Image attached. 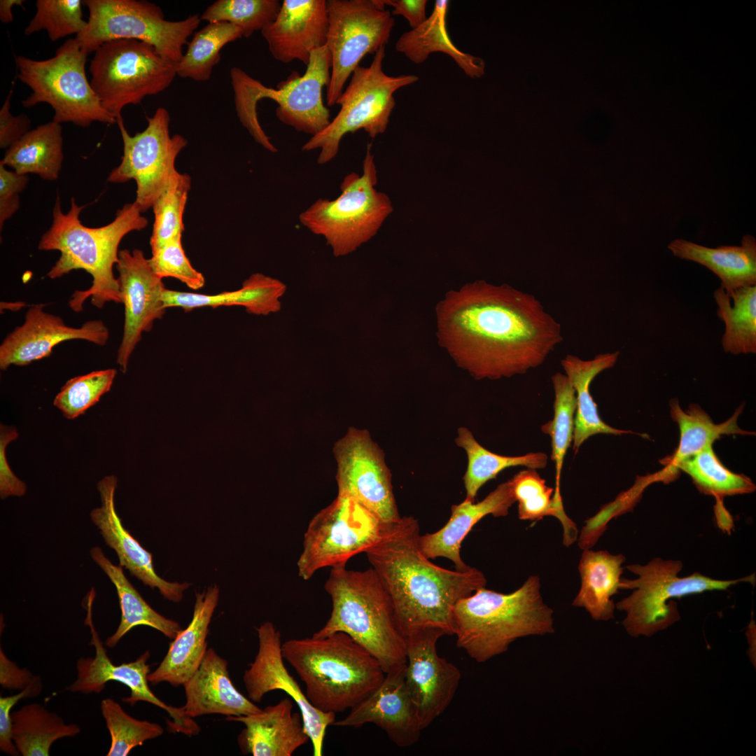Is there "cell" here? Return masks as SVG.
<instances>
[{"label": "cell", "mask_w": 756, "mask_h": 756, "mask_svg": "<svg viewBox=\"0 0 756 756\" xmlns=\"http://www.w3.org/2000/svg\"><path fill=\"white\" fill-rule=\"evenodd\" d=\"M439 343L477 379L523 374L563 341L561 324L533 295L484 281L451 290L436 307Z\"/></svg>", "instance_id": "1"}, {"label": "cell", "mask_w": 756, "mask_h": 756, "mask_svg": "<svg viewBox=\"0 0 756 756\" xmlns=\"http://www.w3.org/2000/svg\"><path fill=\"white\" fill-rule=\"evenodd\" d=\"M420 536L413 517L384 522L365 553L391 600L404 638L426 628L452 636L455 605L485 587L486 580L474 567L461 571L433 564L420 549Z\"/></svg>", "instance_id": "2"}, {"label": "cell", "mask_w": 756, "mask_h": 756, "mask_svg": "<svg viewBox=\"0 0 756 756\" xmlns=\"http://www.w3.org/2000/svg\"><path fill=\"white\" fill-rule=\"evenodd\" d=\"M85 206L78 205L72 197L70 209L64 214L58 195L52 225L38 246L40 250L60 252V257L47 273L50 279L59 278L74 270H83L92 276L90 288L75 290L71 295L69 305L75 312H81L89 298L92 304L99 309L107 302L122 303L118 281L113 271L118 260V246L126 234L148 225L147 218L132 202L119 209L108 225L86 227L79 218Z\"/></svg>", "instance_id": "3"}, {"label": "cell", "mask_w": 756, "mask_h": 756, "mask_svg": "<svg viewBox=\"0 0 756 756\" xmlns=\"http://www.w3.org/2000/svg\"><path fill=\"white\" fill-rule=\"evenodd\" d=\"M281 649L284 660L304 683L307 700L322 712L351 709L385 676L378 660L344 632L288 640Z\"/></svg>", "instance_id": "4"}, {"label": "cell", "mask_w": 756, "mask_h": 756, "mask_svg": "<svg viewBox=\"0 0 756 756\" xmlns=\"http://www.w3.org/2000/svg\"><path fill=\"white\" fill-rule=\"evenodd\" d=\"M537 575L513 592L485 587L460 599L453 611L456 645L478 663L505 652L519 638L554 632L553 610L546 605Z\"/></svg>", "instance_id": "5"}, {"label": "cell", "mask_w": 756, "mask_h": 756, "mask_svg": "<svg viewBox=\"0 0 756 756\" xmlns=\"http://www.w3.org/2000/svg\"><path fill=\"white\" fill-rule=\"evenodd\" d=\"M324 588L332 601L325 625L312 636L344 632L365 648L390 672L407 663L405 638L391 600L374 570L331 568Z\"/></svg>", "instance_id": "6"}, {"label": "cell", "mask_w": 756, "mask_h": 756, "mask_svg": "<svg viewBox=\"0 0 756 756\" xmlns=\"http://www.w3.org/2000/svg\"><path fill=\"white\" fill-rule=\"evenodd\" d=\"M331 66L326 45L312 52L302 76L296 73L276 88L265 86L240 68L231 69L237 117L257 144L271 153L278 151L258 121L257 104L263 99L274 101L278 104L277 118L298 132L313 136L329 125L330 111L323 104L322 89L329 85Z\"/></svg>", "instance_id": "7"}, {"label": "cell", "mask_w": 756, "mask_h": 756, "mask_svg": "<svg viewBox=\"0 0 756 756\" xmlns=\"http://www.w3.org/2000/svg\"><path fill=\"white\" fill-rule=\"evenodd\" d=\"M371 147L368 144L363 174L345 176L337 198H319L299 215L300 224L323 237L335 257L355 251L372 238L393 210L389 197L375 188L377 172Z\"/></svg>", "instance_id": "8"}, {"label": "cell", "mask_w": 756, "mask_h": 756, "mask_svg": "<svg viewBox=\"0 0 756 756\" xmlns=\"http://www.w3.org/2000/svg\"><path fill=\"white\" fill-rule=\"evenodd\" d=\"M88 54L75 38L67 39L53 57L36 60L15 57L18 78L32 93L22 100L24 107L46 103L54 110L52 120L72 122L83 127L94 122L117 123V119L102 106L85 73Z\"/></svg>", "instance_id": "9"}, {"label": "cell", "mask_w": 756, "mask_h": 756, "mask_svg": "<svg viewBox=\"0 0 756 756\" xmlns=\"http://www.w3.org/2000/svg\"><path fill=\"white\" fill-rule=\"evenodd\" d=\"M683 567L679 560L654 558L647 564H631L626 568L638 577L621 578L620 589L631 594L620 601L615 608L626 612L623 626L634 637L651 636L680 620L677 604L671 600L706 591L726 590L740 582L755 583V573L745 578L723 580L696 572L678 577Z\"/></svg>", "instance_id": "10"}, {"label": "cell", "mask_w": 756, "mask_h": 756, "mask_svg": "<svg viewBox=\"0 0 756 756\" xmlns=\"http://www.w3.org/2000/svg\"><path fill=\"white\" fill-rule=\"evenodd\" d=\"M384 57L385 46L374 54L369 66L355 69L349 85L336 102L335 104L340 106L337 115L302 146L303 151L320 150L319 164L336 157L341 141L348 133L363 130L371 138L384 133L396 105L393 94L419 80L414 75L386 74L383 71Z\"/></svg>", "instance_id": "11"}, {"label": "cell", "mask_w": 756, "mask_h": 756, "mask_svg": "<svg viewBox=\"0 0 756 756\" xmlns=\"http://www.w3.org/2000/svg\"><path fill=\"white\" fill-rule=\"evenodd\" d=\"M90 84L104 108L118 120L122 109L165 90L176 63L152 45L133 39L106 41L94 52Z\"/></svg>", "instance_id": "12"}, {"label": "cell", "mask_w": 756, "mask_h": 756, "mask_svg": "<svg viewBox=\"0 0 756 756\" xmlns=\"http://www.w3.org/2000/svg\"><path fill=\"white\" fill-rule=\"evenodd\" d=\"M83 4L89 10V18L75 39L88 54L108 41L133 39L152 45L177 64L202 20L198 14L167 20L160 6L144 0H85Z\"/></svg>", "instance_id": "13"}, {"label": "cell", "mask_w": 756, "mask_h": 756, "mask_svg": "<svg viewBox=\"0 0 756 756\" xmlns=\"http://www.w3.org/2000/svg\"><path fill=\"white\" fill-rule=\"evenodd\" d=\"M383 524L354 498L337 495L307 526L297 561L299 577L309 580L322 568L346 566L376 540Z\"/></svg>", "instance_id": "14"}, {"label": "cell", "mask_w": 756, "mask_h": 756, "mask_svg": "<svg viewBox=\"0 0 756 756\" xmlns=\"http://www.w3.org/2000/svg\"><path fill=\"white\" fill-rule=\"evenodd\" d=\"M327 11L332 66L326 99L332 106L360 61L388 43L395 21L382 0H328Z\"/></svg>", "instance_id": "15"}, {"label": "cell", "mask_w": 756, "mask_h": 756, "mask_svg": "<svg viewBox=\"0 0 756 756\" xmlns=\"http://www.w3.org/2000/svg\"><path fill=\"white\" fill-rule=\"evenodd\" d=\"M141 132L131 136L122 117L117 124L120 129L123 155L120 164L110 173L108 181L122 183L134 180L136 184L134 202L142 213L152 208L177 171L175 162L188 141L180 134L171 135L168 111L160 107Z\"/></svg>", "instance_id": "16"}, {"label": "cell", "mask_w": 756, "mask_h": 756, "mask_svg": "<svg viewBox=\"0 0 756 756\" xmlns=\"http://www.w3.org/2000/svg\"><path fill=\"white\" fill-rule=\"evenodd\" d=\"M337 495L349 496L383 522L398 520L392 477L384 454L367 430L349 427L332 448Z\"/></svg>", "instance_id": "17"}, {"label": "cell", "mask_w": 756, "mask_h": 756, "mask_svg": "<svg viewBox=\"0 0 756 756\" xmlns=\"http://www.w3.org/2000/svg\"><path fill=\"white\" fill-rule=\"evenodd\" d=\"M95 596L92 589L87 596V615L85 624L90 627L91 634L90 645L95 649V655L92 657H80L76 664L77 678L67 687L71 692L85 694L100 693L109 681H116L128 687L130 695L122 701L134 706L138 701H146L166 711L171 720L168 727L172 732L186 734L195 725V720L187 715L182 707H174L167 704L156 696L148 685V676L150 673V664L147 663L150 657L148 650L141 654L135 661L113 664L107 655L92 621V604Z\"/></svg>", "instance_id": "18"}, {"label": "cell", "mask_w": 756, "mask_h": 756, "mask_svg": "<svg viewBox=\"0 0 756 756\" xmlns=\"http://www.w3.org/2000/svg\"><path fill=\"white\" fill-rule=\"evenodd\" d=\"M444 635L426 628L405 637V682L423 729L448 708L461 678L459 668L438 654L437 643Z\"/></svg>", "instance_id": "19"}, {"label": "cell", "mask_w": 756, "mask_h": 756, "mask_svg": "<svg viewBox=\"0 0 756 756\" xmlns=\"http://www.w3.org/2000/svg\"><path fill=\"white\" fill-rule=\"evenodd\" d=\"M258 650L245 670L243 680L247 697L259 703L267 693L281 690L298 705L305 729L313 747V755L321 756L326 729L333 724L336 714L315 708L307 700L298 683L288 673L282 655L281 636L271 622L256 628Z\"/></svg>", "instance_id": "20"}, {"label": "cell", "mask_w": 756, "mask_h": 756, "mask_svg": "<svg viewBox=\"0 0 756 756\" xmlns=\"http://www.w3.org/2000/svg\"><path fill=\"white\" fill-rule=\"evenodd\" d=\"M125 309L122 338L117 354L120 370L125 372L128 361L143 332L150 331L161 319L166 308L162 300V279L152 270L140 249L119 251L115 265Z\"/></svg>", "instance_id": "21"}, {"label": "cell", "mask_w": 756, "mask_h": 756, "mask_svg": "<svg viewBox=\"0 0 756 756\" xmlns=\"http://www.w3.org/2000/svg\"><path fill=\"white\" fill-rule=\"evenodd\" d=\"M45 304L31 306L24 322L15 328L0 345V368L11 365L23 366L49 356L58 344L71 340H83L104 346L109 330L101 320H91L81 327L67 326L58 316L44 311Z\"/></svg>", "instance_id": "22"}, {"label": "cell", "mask_w": 756, "mask_h": 756, "mask_svg": "<svg viewBox=\"0 0 756 756\" xmlns=\"http://www.w3.org/2000/svg\"><path fill=\"white\" fill-rule=\"evenodd\" d=\"M405 668L406 664L386 673L382 683L333 725L358 728L372 723L400 748L417 743L424 729L406 685Z\"/></svg>", "instance_id": "23"}, {"label": "cell", "mask_w": 756, "mask_h": 756, "mask_svg": "<svg viewBox=\"0 0 756 756\" xmlns=\"http://www.w3.org/2000/svg\"><path fill=\"white\" fill-rule=\"evenodd\" d=\"M118 479L114 475L102 479L97 484L101 505L90 512V519L99 530L105 543L113 549L119 565L151 589H158L169 601L178 603L190 583L170 582L160 578L153 564L152 554L144 549L122 525L115 506Z\"/></svg>", "instance_id": "24"}, {"label": "cell", "mask_w": 756, "mask_h": 756, "mask_svg": "<svg viewBox=\"0 0 756 756\" xmlns=\"http://www.w3.org/2000/svg\"><path fill=\"white\" fill-rule=\"evenodd\" d=\"M328 28L327 1L284 0L276 19L261 34L276 60L307 65L312 52L326 45Z\"/></svg>", "instance_id": "25"}, {"label": "cell", "mask_w": 756, "mask_h": 756, "mask_svg": "<svg viewBox=\"0 0 756 756\" xmlns=\"http://www.w3.org/2000/svg\"><path fill=\"white\" fill-rule=\"evenodd\" d=\"M293 709V701L284 698L257 713L227 716L226 720L244 724L238 736V744L244 754L291 756L310 741L301 713Z\"/></svg>", "instance_id": "26"}, {"label": "cell", "mask_w": 756, "mask_h": 756, "mask_svg": "<svg viewBox=\"0 0 756 756\" xmlns=\"http://www.w3.org/2000/svg\"><path fill=\"white\" fill-rule=\"evenodd\" d=\"M183 686L186 694L183 708L192 718L209 714L248 715L262 710L237 690L230 679L227 660L211 648Z\"/></svg>", "instance_id": "27"}, {"label": "cell", "mask_w": 756, "mask_h": 756, "mask_svg": "<svg viewBox=\"0 0 756 756\" xmlns=\"http://www.w3.org/2000/svg\"><path fill=\"white\" fill-rule=\"evenodd\" d=\"M516 502L510 479L499 484L482 500L475 503L465 499L451 506V514L447 524L438 531L421 535L419 547L430 559L444 557L454 564L456 570H465L470 566L461 556V542L473 526L484 517L507 515Z\"/></svg>", "instance_id": "28"}, {"label": "cell", "mask_w": 756, "mask_h": 756, "mask_svg": "<svg viewBox=\"0 0 756 756\" xmlns=\"http://www.w3.org/2000/svg\"><path fill=\"white\" fill-rule=\"evenodd\" d=\"M217 585L196 594L192 620L176 635L156 669L150 672L152 685L168 682L174 687L183 685L199 667L206 650L209 625L218 605Z\"/></svg>", "instance_id": "29"}, {"label": "cell", "mask_w": 756, "mask_h": 756, "mask_svg": "<svg viewBox=\"0 0 756 756\" xmlns=\"http://www.w3.org/2000/svg\"><path fill=\"white\" fill-rule=\"evenodd\" d=\"M668 248L675 256L711 270L721 280L720 288L726 292L756 286V239L750 234L743 237L740 246L709 248L676 239Z\"/></svg>", "instance_id": "30"}, {"label": "cell", "mask_w": 756, "mask_h": 756, "mask_svg": "<svg viewBox=\"0 0 756 756\" xmlns=\"http://www.w3.org/2000/svg\"><path fill=\"white\" fill-rule=\"evenodd\" d=\"M286 289L282 281L261 273H254L237 290L207 295L165 288L162 300L166 309L178 307L188 312L207 307L239 305L245 307L249 314L266 316L281 309L279 298Z\"/></svg>", "instance_id": "31"}, {"label": "cell", "mask_w": 756, "mask_h": 756, "mask_svg": "<svg viewBox=\"0 0 756 756\" xmlns=\"http://www.w3.org/2000/svg\"><path fill=\"white\" fill-rule=\"evenodd\" d=\"M619 351L596 355L590 360L568 354L561 360V365L575 392L576 411L573 449L577 453L589 437L598 434L622 435L630 433L606 424L598 415L597 406L590 393V385L601 372L615 365Z\"/></svg>", "instance_id": "32"}, {"label": "cell", "mask_w": 756, "mask_h": 756, "mask_svg": "<svg viewBox=\"0 0 756 756\" xmlns=\"http://www.w3.org/2000/svg\"><path fill=\"white\" fill-rule=\"evenodd\" d=\"M625 561L621 554L584 550L578 564L581 587L572 605L584 608L595 620L613 618L615 605L611 598L620 589Z\"/></svg>", "instance_id": "33"}, {"label": "cell", "mask_w": 756, "mask_h": 756, "mask_svg": "<svg viewBox=\"0 0 756 756\" xmlns=\"http://www.w3.org/2000/svg\"><path fill=\"white\" fill-rule=\"evenodd\" d=\"M671 415L680 428V440L672 455L662 460L666 468L654 475L656 481L670 482L676 476L678 465L711 446L723 435L753 434L740 428L737 419L742 409L738 408L733 416L722 424H715L710 416L697 405H691L685 412L678 402H671Z\"/></svg>", "instance_id": "34"}, {"label": "cell", "mask_w": 756, "mask_h": 756, "mask_svg": "<svg viewBox=\"0 0 756 756\" xmlns=\"http://www.w3.org/2000/svg\"><path fill=\"white\" fill-rule=\"evenodd\" d=\"M449 1L438 0L431 15L418 27L404 33L397 41L396 49L415 64L427 59L435 52L450 56L471 78H480L484 74L482 59L460 50L451 41L447 29V15Z\"/></svg>", "instance_id": "35"}, {"label": "cell", "mask_w": 756, "mask_h": 756, "mask_svg": "<svg viewBox=\"0 0 756 756\" xmlns=\"http://www.w3.org/2000/svg\"><path fill=\"white\" fill-rule=\"evenodd\" d=\"M90 553L115 586L121 611L120 624L114 634L106 639V645L115 647L127 633L141 625L152 627L173 640L181 631L179 624L155 611L130 583L122 567L113 564L99 547H92Z\"/></svg>", "instance_id": "36"}, {"label": "cell", "mask_w": 756, "mask_h": 756, "mask_svg": "<svg viewBox=\"0 0 756 756\" xmlns=\"http://www.w3.org/2000/svg\"><path fill=\"white\" fill-rule=\"evenodd\" d=\"M64 159L61 124L53 120L31 130L10 146L1 162L14 172L58 178Z\"/></svg>", "instance_id": "37"}, {"label": "cell", "mask_w": 756, "mask_h": 756, "mask_svg": "<svg viewBox=\"0 0 756 756\" xmlns=\"http://www.w3.org/2000/svg\"><path fill=\"white\" fill-rule=\"evenodd\" d=\"M717 314L725 326L723 349L734 355L756 353V286L714 291Z\"/></svg>", "instance_id": "38"}, {"label": "cell", "mask_w": 756, "mask_h": 756, "mask_svg": "<svg viewBox=\"0 0 756 756\" xmlns=\"http://www.w3.org/2000/svg\"><path fill=\"white\" fill-rule=\"evenodd\" d=\"M13 742L23 756H48L52 744L80 733L76 724L62 718L38 704H30L11 713Z\"/></svg>", "instance_id": "39"}, {"label": "cell", "mask_w": 756, "mask_h": 756, "mask_svg": "<svg viewBox=\"0 0 756 756\" xmlns=\"http://www.w3.org/2000/svg\"><path fill=\"white\" fill-rule=\"evenodd\" d=\"M455 442L465 451L468 456V467L463 476L466 491L465 499L473 502L479 489L490 479L496 478L505 468L525 466L536 470L544 468L547 463V455L543 452L528 453L517 456L493 453L479 444L472 432L465 427L458 429Z\"/></svg>", "instance_id": "40"}, {"label": "cell", "mask_w": 756, "mask_h": 756, "mask_svg": "<svg viewBox=\"0 0 756 756\" xmlns=\"http://www.w3.org/2000/svg\"><path fill=\"white\" fill-rule=\"evenodd\" d=\"M510 481L520 519L538 521L546 516L554 517L563 526V544L569 547L575 542L578 537L576 524L565 513L563 503L554 500V489L546 484L536 470H522Z\"/></svg>", "instance_id": "41"}, {"label": "cell", "mask_w": 756, "mask_h": 756, "mask_svg": "<svg viewBox=\"0 0 756 756\" xmlns=\"http://www.w3.org/2000/svg\"><path fill=\"white\" fill-rule=\"evenodd\" d=\"M241 37V30L234 24L209 23L194 33L186 52L176 64V75L197 82L209 80L220 60L223 48Z\"/></svg>", "instance_id": "42"}, {"label": "cell", "mask_w": 756, "mask_h": 756, "mask_svg": "<svg viewBox=\"0 0 756 756\" xmlns=\"http://www.w3.org/2000/svg\"><path fill=\"white\" fill-rule=\"evenodd\" d=\"M554 392V416L542 426L543 433L551 438V458L555 465L554 498L562 499L560 479L565 455L573 439L576 411L575 392L565 374L556 372L552 377Z\"/></svg>", "instance_id": "43"}, {"label": "cell", "mask_w": 756, "mask_h": 756, "mask_svg": "<svg viewBox=\"0 0 756 756\" xmlns=\"http://www.w3.org/2000/svg\"><path fill=\"white\" fill-rule=\"evenodd\" d=\"M677 470L690 475L699 491L715 497L749 493L755 490V485L749 477L734 473L724 466L712 445L680 462Z\"/></svg>", "instance_id": "44"}, {"label": "cell", "mask_w": 756, "mask_h": 756, "mask_svg": "<svg viewBox=\"0 0 756 756\" xmlns=\"http://www.w3.org/2000/svg\"><path fill=\"white\" fill-rule=\"evenodd\" d=\"M191 186L189 175L176 171L152 208L154 223L150 239L151 251L182 237L183 213Z\"/></svg>", "instance_id": "45"}, {"label": "cell", "mask_w": 756, "mask_h": 756, "mask_svg": "<svg viewBox=\"0 0 756 756\" xmlns=\"http://www.w3.org/2000/svg\"><path fill=\"white\" fill-rule=\"evenodd\" d=\"M281 6L278 0H218L200 16L209 23L228 22L237 27L242 36L249 38L276 19Z\"/></svg>", "instance_id": "46"}, {"label": "cell", "mask_w": 756, "mask_h": 756, "mask_svg": "<svg viewBox=\"0 0 756 756\" xmlns=\"http://www.w3.org/2000/svg\"><path fill=\"white\" fill-rule=\"evenodd\" d=\"M101 710L111 736L107 756L128 755L134 748L164 733L160 724L130 716L113 699H103Z\"/></svg>", "instance_id": "47"}, {"label": "cell", "mask_w": 756, "mask_h": 756, "mask_svg": "<svg viewBox=\"0 0 756 756\" xmlns=\"http://www.w3.org/2000/svg\"><path fill=\"white\" fill-rule=\"evenodd\" d=\"M115 369L96 370L68 380L55 396L53 405L68 419L84 414L98 402L112 386Z\"/></svg>", "instance_id": "48"}, {"label": "cell", "mask_w": 756, "mask_h": 756, "mask_svg": "<svg viewBox=\"0 0 756 756\" xmlns=\"http://www.w3.org/2000/svg\"><path fill=\"white\" fill-rule=\"evenodd\" d=\"M82 5L80 0H37L36 13L24 29V34L45 30L53 42L78 35L88 23L83 17Z\"/></svg>", "instance_id": "49"}, {"label": "cell", "mask_w": 756, "mask_h": 756, "mask_svg": "<svg viewBox=\"0 0 756 756\" xmlns=\"http://www.w3.org/2000/svg\"><path fill=\"white\" fill-rule=\"evenodd\" d=\"M182 237L174 238L152 250L148 259L153 272L160 278L172 277L192 290L202 288L203 274L192 267L183 248Z\"/></svg>", "instance_id": "50"}, {"label": "cell", "mask_w": 756, "mask_h": 756, "mask_svg": "<svg viewBox=\"0 0 756 756\" xmlns=\"http://www.w3.org/2000/svg\"><path fill=\"white\" fill-rule=\"evenodd\" d=\"M648 484V481L642 478L631 489L620 494L613 502L606 505L596 514L586 520L578 537L580 548L582 550L591 549L607 529L609 521L629 511Z\"/></svg>", "instance_id": "51"}, {"label": "cell", "mask_w": 756, "mask_h": 756, "mask_svg": "<svg viewBox=\"0 0 756 756\" xmlns=\"http://www.w3.org/2000/svg\"><path fill=\"white\" fill-rule=\"evenodd\" d=\"M42 685L39 677L27 688L16 694L0 697V750L10 755H18L19 752L13 742L12 734L11 709L22 699L37 696Z\"/></svg>", "instance_id": "52"}, {"label": "cell", "mask_w": 756, "mask_h": 756, "mask_svg": "<svg viewBox=\"0 0 756 756\" xmlns=\"http://www.w3.org/2000/svg\"><path fill=\"white\" fill-rule=\"evenodd\" d=\"M29 178L27 175L9 171L0 162V229L6 220L12 217L20 208V193L25 188Z\"/></svg>", "instance_id": "53"}, {"label": "cell", "mask_w": 756, "mask_h": 756, "mask_svg": "<svg viewBox=\"0 0 756 756\" xmlns=\"http://www.w3.org/2000/svg\"><path fill=\"white\" fill-rule=\"evenodd\" d=\"M15 428L1 424L0 426V496H22L26 493V484L13 472L8 463L6 449L10 442L17 439Z\"/></svg>", "instance_id": "54"}, {"label": "cell", "mask_w": 756, "mask_h": 756, "mask_svg": "<svg viewBox=\"0 0 756 756\" xmlns=\"http://www.w3.org/2000/svg\"><path fill=\"white\" fill-rule=\"evenodd\" d=\"M15 83L13 82L6 100L0 109V148L8 149L25 135L31 128V120L26 114L13 115L10 113V99Z\"/></svg>", "instance_id": "55"}, {"label": "cell", "mask_w": 756, "mask_h": 756, "mask_svg": "<svg viewBox=\"0 0 756 756\" xmlns=\"http://www.w3.org/2000/svg\"><path fill=\"white\" fill-rule=\"evenodd\" d=\"M36 677L32 676L27 669L18 668L7 658L2 648H0V683L3 687L23 690L32 683Z\"/></svg>", "instance_id": "56"}, {"label": "cell", "mask_w": 756, "mask_h": 756, "mask_svg": "<svg viewBox=\"0 0 756 756\" xmlns=\"http://www.w3.org/2000/svg\"><path fill=\"white\" fill-rule=\"evenodd\" d=\"M385 6H392V15L403 16L412 29L421 25L426 20V0H382Z\"/></svg>", "instance_id": "57"}, {"label": "cell", "mask_w": 756, "mask_h": 756, "mask_svg": "<svg viewBox=\"0 0 756 756\" xmlns=\"http://www.w3.org/2000/svg\"><path fill=\"white\" fill-rule=\"evenodd\" d=\"M24 0H1L0 1V20L3 23H9L13 21L12 8L15 6H22Z\"/></svg>", "instance_id": "58"}]
</instances>
